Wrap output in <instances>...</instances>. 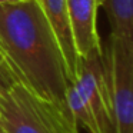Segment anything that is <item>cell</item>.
<instances>
[{
  "mask_svg": "<svg viewBox=\"0 0 133 133\" xmlns=\"http://www.w3.org/2000/svg\"><path fill=\"white\" fill-rule=\"evenodd\" d=\"M110 20V36L133 40V0H104Z\"/></svg>",
  "mask_w": 133,
  "mask_h": 133,
  "instance_id": "7",
  "label": "cell"
},
{
  "mask_svg": "<svg viewBox=\"0 0 133 133\" xmlns=\"http://www.w3.org/2000/svg\"><path fill=\"white\" fill-rule=\"evenodd\" d=\"M29 0H0V4H15V3H23Z\"/></svg>",
  "mask_w": 133,
  "mask_h": 133,
  "instance_id": "9",
  "label": "cell"
},
{
  "mask_svg": "<svg viewBox=\"0 0 133 133\" xmlns=\"http://www.w3.org/2000/svg\"><path fill=\"white\" fill-rule=\"evenodd\" d=\"M0 52L16 82L50 104L69 133L77 132L66 103L69 79L63 53L36 0L0 4Z\"/></svg>",
  "mask_w": 133,
  "mask_h": 133,
  "instance_id": "1",
  "label": "cell"
},
{
  "mask_svg": "<svg viewBox=\"0 0 133 133\" xmlns=\"http://www.w3.org/2000/svg\"><path fill=\"white\" fill-rule=\"evenodd\" d=\"M3 133H4V132H3Z\"/></svg>",
  "mask_w": 133,
  "mask_h": 133,
  "instance_id": "12",
  "label": "cell"
},
{
  "mask_svg": "<svg viewBox=\"0 0 133 133\" xmlns=\"http://www.w3.org/2000/svg\"><path fill=\"white\" fill-rule=\"evenodd\" d=\"M17 83L16 79L13 77L12 72H10L7 63L4 62V57L0 52V93H4L10 89L12 86Z\"/></svg>",
  "mask_w": 133,
  "mask_h": 133,
  "instance_id": "8",
  "label": "cell"
},
{
  "mask_svg": "<svg viewBox=\"0 0 133 133\" xmlns=\"http://www.w3.org/2000/svg\"><path fill=\"white\" fill-rule=\"evenodd\" d=\"M102 52L80 59L75 82L69 83L66 103L72 119L87 133H113V119L104 82Z\"/></svg>",
  "mask_w": 133,
  "mask_h": 133,
  "instance_id": "2",
  "label": "cell"
},
{
  "mask_svg": "<svg viewBox=\"0 0 133 133\" xmlns=\"http://www.w3.org/2000/svg\"><path fill=\"white\" fill-rule=\"evenodd\" d=\"M0 133H3V127H2V123H0Z\"/></svg>",
  "mask_w": 133,
  "mask_h": 133,
  "instance_id": "10",
  "label": "cell"
},
{
  "mask_svg": "<svg viewBox=\"0 0 133 133\" xmlns=\"http://www.w3.org/2000/svg\"><path fill=\"white\" fill-rule=\"evenodd\" d=\"M102 63L113 133H133V40L110 36Z\"/></svg>",
  "mask_w": 133,
  "mask_h": 133,
  "instance_id": "3",
  "label": "cell"
},
{
  "mask_svg": "<svg viewBox=\"0 0 133 133\" xmlns=\"http://www.w3.org/2000/svg\"><path fill=\"white\" fill-rule=\"evenodd\" d=\"M67 19L73 44L79 59L92 52H102V42L96 27L99 0H66Z\"/></svg>",
  "mask_w": 133,
  "mask_h": 133,
  "instance_id": "5",
  "label": "cell"
},
{
  "mask_svg": "<svg viewBox=\"0 0 133 133\" xmlns=\"http://www.w3.org/2000/svg\"><path fill=\"white\" fill-rule=\"evenodd\" d=\"M36 3L39 4L42 12L47 17L56 37H57L59 46L63 53L64 64H66L67 79H69V83H72L77 76L80 59L76 53L72 33H70L66 0H36Z\"/></svg>",
  "mask_w": 133,
  "mask_h": 133,
  "instance_id": "6",
  "label": "cell"
},
{
  "mask_svg": "<svg viewBox=\"0 0 133 133\" xmlns=\"http://www.w3.org/2000/svg\"><path fill=\"white\" fill-rule=\"evenodd\" d=\"M0 123L4 133H69L50 104L19 83L0 93Z\"/></svg>",
  "mask_w": 133,
  "mask_h": 133,
  "instance_id": "4",
  "label": "cell"
},
{
  "mask_svg": "<svg viewBox=\"0 0 133 133\" xmlns=\"http://www.w3.org/2000/svg\"><path fill=\"white\" fill-rule=\"evenodd\" d=\"M99 2H100V4H103V3H104V0H99Z\"/></svg>",
  "mask_w": 133,
  "mask_h": 133,
  "instance_id": "11",
  "label": "cell"
}]
</instances>
